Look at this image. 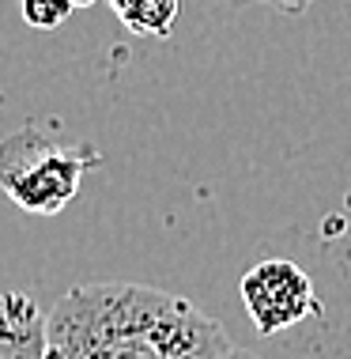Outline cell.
Here are the masks:
<instances>
[{
  "label": "cell",
  "instance_id": "cell-1",
  "mask_svg": "<svg viewBox=\"0 0 351 359\" xmlns=\"http://www.w3.org/2000/svg\"><path fill=\"white\" fill-rule=\"evenodd\" d=\"M227 329L185 295L144 284H76L46 314V359H227Z\"/></svg>",
  "mask_w": 351,
  "mask_h": 359
},
{
  "label": "cell",
  "instance_id": "cell-4",
  "mask_svg": "<svg viewBox=\"0 0 351 359\" xmlns=\"http://www.w3.org/2000/svg\"><path fill=\"white\" fill-rule=\"evenodd\" d=\"M0 359H46V314L27 291L0 295Z\"/></svg>",
  "mask_w": 351,
  "mask_h": 359
},
{
  "label": "cell",
  "instance_id": "cell-7",
  "mask_svg": "<svg viewBox=\"0 0 351 359\" xmlns=\"http://www.w3.org/2000/svg\"><path fill=\"white\" fill-rule=\"evenodd\" d=\"M230 4H265L272 12H284V15H302L310 4H321V0H230Z\"/></svg>",
  "mask_w": 351,
  "mask_h": 359
},
{
  "label": "cell",
  "instance_id": "cell-6",
  "mask_svg": "<svg viewBox=\"0 0 351 359\" xmlns=\"http://www.w3.org/2000/svg\"><path fill=\"white\" fill-rule=\"evenodd\" d=\"M19 12H23V23L34 27V31H53V27L68 23V15L76 12L72 0H19Z\"/></svg>",
  "mask_w": 351,
  "mask_h": 359
},
{
  "label": "cell",
  "instance_id": "cell-2",
  "mask_svg": "<svg viewBox=\"0 0 351 359\" xmlns=\"http://www.w3.org/2000/svg\"><path fill=\"white\" fill-rule=\"evenodd\" d=\"M102 163L99 148L68 144L57 129L23 125L0 140V189L31 216H61L76 201L87 170Z\"/></svg>",
  "mask_w": 351,
  "mask_h": 359
},
{
  "label": "cell",
  "instance_id": "cell-8",
  "mask_svg": "<svg viewBox=\"0 0 351 359\" xmlns=\"http://www.w3.org/2000/svg\"><path fill=\"white\" fill-rule=\"evenodd\" d=\"M227 359H261V355H253V352H242V348H234V352Z\"/></svg>",
  "mask_w": 351,
  "mask_h": 359
},
{
  "label": "cell",
  "instance_id": "cell-9",
  "mask_svg": "<svg viewBox=\"0 0 351 359\" xmlns=\"http://www.w3.org/2000/svg\"><path fill=\"white\" fill-rule=\"evenodd\" d=\"M72 4H76V8H91L95 0H72Z\"/></svg>",
  "mask_w": 351,
  "mask_h": 359
},
{
  "label": "cell",
  "instance_id": "cell-10",
  "mask_svg": "<svg viewBox=\"0 0 351 359\" xmlns=\"http://www.w3.org/2000/svg\"><path fill=\"white\" fill-rule=\"evenodd\" d=\"M347 208H351V193H347Z\"/></svg>",
  "mask_w": 351,
  "mask_h": 359
},
{
  "label": "cell",
  "instance_id": "cell-5",
  "mask_svg": "<svg viewBox=\"0 0 351 359\" xmlns=\"http://www.w3.org/2000/svg\"><path fill=\"white\" fill-rule=\"evenodd\" d=\"M113 15L140 38H170L181 0H110Z\"/></svg>",
  "mask_w": 351,
  "mask_h": 359
},
{
  "label": "cell",
  "instance_id": "cell-3",
  "mask_svg": "<svg viewBox=\"0 0 351 359\" xmlns=\"http://www.w3.org/2000/svg\"><path fill=\"white\" fill-rule=\"evenodd\" d=\"M242 306H246L253 329L261 337H276L302 325L317 314V291L314 280L302 265L287 257H265L242 276L238 284Z\"/></svg>",
  "mask_w": 351,
  "mask_h": 359
}]
</instances>
